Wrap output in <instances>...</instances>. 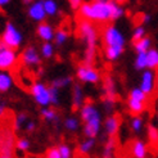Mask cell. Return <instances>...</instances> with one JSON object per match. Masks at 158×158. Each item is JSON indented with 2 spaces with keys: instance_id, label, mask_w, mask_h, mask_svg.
I'll use <instances>...</instances> for the list:
<instances>
[{
  "instance_id": "7a4b0ae2",
  "label": "cell",
  "mask_w": 158,
  "mask_h": 158,
  "mask_svg": "<svg viewBox=\"0 0 158 158\" xmlns=\"http://www.w3.org/2000/svg\"><path fill=\"white\" fill-rule=\"evenodd\" d=\"M102 40L104 45V57L108 60L114 62L123 54L126 39L117 26L110 25L106 27L102 35Z\"/></svg>"
},
{
  "instance_id": "d6a6232c",
  "label": "cell",
  "mask_w": 158,
  "mask_h": 158,
  "mask_svg": "<svg viewBox=\"0 0 158 158\" xmlns=\"http://www.w3.org/2000/svg\"><path fill=\"white\" fill-rule=\"evenodd\" d=\"M131 130L135 132V134H139L141 130H143V126H144V120L141 118L140 116H134L132 120H131Z\"/></svg>"
},
{
  "instance_id": "8992f818",
  "label": "cell",
  "mask_w": 158,
  "mask_h": 158,
  "mask_svg": "<svg viewBox=\"0 0 158 158\" xmlns=\"http://www.w3.org/2000/svg\"><path fill=\"white\" fill-rule=\"evenodd\" d=\"M15 136L13 126L6 123H0V154L13 156L15 148Z\"/></svg>"
},
{
  "instance_id": "d590c367",
  "label": "cell",
  "mask_w": 158,
  "mask_h": 158,
  "mask_svg": "<svg viewBox=\"0 0 158 158\" xmlns=\"http://www.w3.org/2000/svg\"><path fill=\"white\" fill-rule=\"evenodd\" d=\"M49 91H50V104L53 106H59L60 104V95H59V89L49 86Z\"/></svg>"
},
{
  "instance_id": "ab89813d",
  "label": "cell",
  "mask_w": 158,
  "mask_h": 158,
  "mask_svg": "<svg viewBox=\"0 0 158 158\" xmlns=\"http://www.w3.org/2000/svg\"><path fill=\"white\" fill-rule=\"evenodd\" d=\"M68 4H69V8L72 10H78L82 6L84 0H68Z\"/></svg>"
},
{
  "instance_id": "836d02e7",
  "label": "cell",
  "mask_w": 158,
  "mask_h": 158,
  "mask_svg": "<svg viewBox=\"0 0 158 158\" xmlns=\"http://www.w3.org/2000/svg\"><path fill=\"white\" fill-rule=\"evenodd\" d=\"M147 35H145V28H144V26L141 25V26H136L135 28H134V31H132V36H131V40H132V43H136V41H139V40H141L143 37H145Z\"/></svg>"
},
{
  "instance_id": "9c48e42d",
  "label": "cell",
  "mask_w": 158,
  "mask_h": 158,
  "mask_svg": "<svg viewBox=\"0 0 158 158\" xmlns=\"http://www.w3.org/2000/svg\"><path fill=\"white\" fill-rule=\"evenodd\" d=\"M17 53L13 49H9L0 39V72H8L17 63Z\"/></svg>"
},
{
  "instance_id": "cb8c5ba5",
  "label": "cell",
  "mask_w": 158,
  "mask_h": 158,
  "mask_svg": "<svg viewBox=\"0 0 158 158\" xmlns=\"http://www.w3.org/2000/svg\"><path fill=\"white\" fill-rule=\"evenodd\" d=\"M147 68L152 71L158 68V50L154 48L147 52Z\"/></svg>"
},
{
  "instance_id": "4316f807",
  "label": "cell",
  "mask_w": 158,
  "mask_h": 158,
  "mask_svg": "<svg viewBox=\"0 0 158 158\" xmlns=\"http://www.w3.org/2000/svg\"><path fill=\"white\" fill-rule=\"evenodd\" d=\"M63 126L67 131H71V132H75L80 129V120L75 116H69L67 118H64L63 121Z\"/></svg>"
},
{
  "instance_id": "603a6c76",
  "label": "cell",
  "mask_w": 158,
  "mask_h": 158,
  "mask_svg": "<svg viewBox=\"0 0 158 158\" xmlns=\"http://www.w3.org/2000/svg\"><path fill=\"white\" fill-rule=\"evenodd\" d=\"M69 85H73V78L71 76H62V77H57L50 82V86L57 89H66Z\"/></svg>"
},
{
  "instance_id": "74e56055",
  "label": "cell",
  "mask_w": 158,
  "mask_h": 158,
  "mask_svg": "<svg viewBox=\"0 0 158 158\" xmlns=\"http://www.w3.org/2000/svg\"><path fill=\"white\" fill-rule=\"evenodd\" d=\"M58 151H59L62 158H72V149H71V147L68 144H64V143L59 144Z\"/></svg>"
},
{
  "instance_id": "ba28073f",
  "label": "cell",
  "mask_w": 158,
  "mask_h": 158,
  "mask_svg": "<svg viewBox=\"0 0 158 158\" xmlns=\"http://www.w3.org/2000/svg\"><path fill=\"white\" fill-rule=\"evenodd\" d=\"M76 77L81 84L95 85L100 81V72L94 66L81 64L76 68Z\"/></svg>"
},
{
  "instance_id": "60d3db41",
  "label": "cell",
  "mask_w": 158,
  "mask_h": 158,
  "mask_svg": "<svg viewBox=\"0 0 158 158\" xmlns=\"http://www.w3.org/2000/svg\"><path fill=\"white\" fill-rule=\"evenodd\" d=\"M35 129H36V122H35V121H31V120H30V121L26 123V126H25V131H26L27 134L34 132Z\"/></svg>"
},
{
  "instance_id": "ffe728a7",
  "label": "cell",
  "mask_w": 158,
  "mask_h": 158,
  "mask_svg": "<svg viewBox=\"0 0 158 158\" xmlns=\"http://www.w3.org/2000/svg\"><path fill=\"white\" fill-rule=\"evenodd\" d=\"M40 114H41V117L44 118L46 122H55V123H58V121H59V114H58V112L54 108H50V107L41 108Z\"/></svg>"
},
{
  "instance_id": "6da1fadb",
  "label": "cell",
  "mask_w": 158,
  "mask_h": 158,
  "mask_svg": "<svg viewBox=\"0 0 158 158\" xmlns=\"http://www.w3.org/2000/svg\"><path fill=\"white\" fill-rule=\"evenodd\" d=\"M77 32L80 40L85 44L84 50V64L93 66L97 59V43H98V30L93 22L81 19L78 22Z\"/></svg>"
},
{
  "instance_id": "484cf974",
  "label": "cell",
  "mask_w": 158,
  "mask_h": 158,
  "mask_svg": "<svg viewBox=\"0 0 158 158\" xmlns=\"http://www.w3.org/2000/svg\"><path fill=\"white\" fill-rule=\"evenodd\" d=\"M30 120H28V114L27 113H18L17 116H15V118H14V121H13V130L14 131H21L22 129H25V126H26V123L28 122Z\"/></svg>"
},
{
  "instance_id": "7bdbcfd3",
  "label": "cell",
  "mask_w": 158,
  "mask_h": 158,
  "mask_svg": "<svg viewBox=\"0 0 158 158\" xmlns=\"http://www.w3.org/2000/svg\"><path fill=\"white\" fill-rule=\"evenodd\" d=\"M149 21H151V15H149V14H144L143 15V19H141V23L145 25V23H148Z\"/></svg>"
},
{
  "instance_id": "7402d4cb",
  "label": "cell",
  "mask_w": 158,
  "mask_h": 158,
  "mask_svg": "<svg viewBox=\"0 0 158 158\" xmlns=\"http://www.w3.org/2000/svg\"><path fill=\"white\" fill-rule=\"evenodd\" d=\"M13 86V77L9 72H0V93H6Z\"/></svg>"
},
{
  "instance_id": "2e32d148",
  "label": "cell",
  "mask_w": 158,
  "mask_h": 158,
  "mask_svg": "<svg viewBox=\"0 0 158 158\" xmlns=\"http://www.w3.org/2000/svg\"><path fill=\"white\" fill-rule=\"evenodd\" d=\"M36 34H37L39 39H41L44 43H50L52 40H54L55 31L52 25H49V23H46V22H41V23H39L36 27Z\"/></svg>"
},
{
  "instance_id": "d4e9b609",
  "label": "cell",
  "mask_w": 158,
  "mask_h": 158,
  "mask_svg": "<svg viewBox=\"0 0 158 158\" xmlns=\"http://www.w3.org/2000/svg\"><path fill=\"white\" fill-rule=\"evenodd\" d=\"M152 48V40H151V37H143L141 40L136 41V43H134V49H135L136 54L139 53H147L149 49Z\"/></svg>"
},
{
  "instance_id": "b9f144b4",
  "label": "cell",
  "mask_w": 158,
  "mask_h": 158,
  "mask_svg": "<svg viewBox=\"0 0 158 158\" xmlns=\"http://www.w3.org/2000/svg\"><path fill=\"white\" fill-rule=\"evenodd\" d=\"M5 112H6V107H5V104H0V118H2V117L5 114Z\"/></svg>"
},
{
  "instance_id": "277c9868",
  "label": "cell",
  "mask_w": 158,
  "mask_h": 158,
  "mask_svg": "<svg viewBox=\"0 0 158 158\" xmlns=\"http://www.w3.org/2000/svg\"><path fill=\"white\" fill-rule=\"evenodd\" d=\"M80 120L84 122V134L86 138L95 139L102 129L100 110L93 103H85L80 109Z\"/></svg>"
},
{
  "instance_id": "ee69618b",
  "label": "cell",
  "mask_w": 158,
  "mask_h": 158,
  "mask_svg": "<svg viewBox=\"0 0 158 158\" xmlns=\"http://www.w3.org/2000/svg\"><path fill=\"white\" fill-rule=\"evenodd\" d=\"M10 3V0H0V6H5Z\"/></svg>"
},
{
  "instance_id": "bcb514c9",
  "label": "cell",
  "mask_w": 158,
  "mask_h": 158,
  "mask_svg": "<svg viewBox=\"0 0 158 158\" xmlns=\"http://www.w3.org/2000/svg\"><path fill=\"white\" fill-rule=\"evenodd\" d=\"M0 158H13V156H8V154H0Z\"/></svg>"
},
{
  "instance_id": "e0dca14e",
  "label": "cell",
  "mask_w": 158,
  "mask_h": 158,
  "mask_svg": "<svg viewBox=\"0 0 158 158\" xmlns=\"http://www.w3.org/2000/svg\"><path fill=\"white\" fill-rule=\"evenodd\" d=\"M131 154L134 158H147L148 149L143 140H135L131 145Z\"/></svg>"
},
{
  "instance_id": "f546056e",
  "label": "cell",
  "mask_w": 158,
  "mask_h": 158,
  "mask_svg": "<svg viewBox=\"0 0 158 158\" xmlns=\"http://www.w3.org/2000/svg\"><path fill=\"white\" fill-rule=\"evenodd\" d=\"M134 66H135V69H138V71H145V69H148L147 68V53H139V54H136Z\"/></svg>"
},
{
  "instance_id": "1f68e13d",
  "label": "cell",
  "mask_w": 158,
  "mask_h": 158,
  "mask_svg": "<svg viewBox=\"0 0 158 158\" xmlns=\"http://www.w3.org/2000/svg\"><path fill=\"white\" fill-rule=\"evenodd\" d=\"M68 40V32L66 30H58V31H55V36H54V41L55 44H57L58 46H62V45H64Z\"/></svg>"
},
{
  "instance_id": "5b68a950",
  "label": "cell",
  "mask_w": 158,
  "mask_h": 158,
  "mask_svg": "<svg viewBox=\"0 0 158 158\" xmlns=\"http://www.w3.org/2000/svg\"><path fill=\"white\" fill-rule=\"evenodd\" d=\"M117 102V85L112 76H106L102 85V104L107 112H112Z\"/></svg>"
},
{
  "instance_id": "f1b7e54d",
  "label": "cell",
  "mask_w": 158,
  "mask_h": 158,
  "mask_svg": "<svg viewBox=\"0 0 158 158\" xmlns=\"http://www.w3.org/2000/svg\"><path fill=\"white\" fill-rule=\"evenodd\" d=\"M110 12H112V21L120 19L125 14V9L121 6V4L114 3L113 0H110Z\"/></svg>"
},
{
  "instance_id": "4dcf8cb0",
  "label": "cell",
  "mask_w": 158,
  "mask_h": 158,
  "mask_svg": "<svg viewBox=\"0 0 158 158\" xmlns=\"http://www.w3.org/2000/svg\"><path fill=\"white\" fill-rule=\"evenodd\" d=\"M40 54H41V58H44V59H50L53 55H54V45H53L52 43H44V44L41 45Z\"/></svg>"
},
{
  "instance_id": "9a60e30c",
  "label": "cell",
  "mask_w": 158,
  "mask_h": 158,
  "mask_svg": "<svg viewBox=\"0 0 158 158\" xmlns=\"http://www.w3.org/2000/svg\"><path fill=\"white\" fill-rule=\"evenodd\" d=\"M71 100H72V109L73 110H80L81 107L85 104V93L81 84H75L72 86V95H71Z\"/></svg>"
},
{
  "instance_id": "3957f363",
  "label": "cell",
  "mask_w": 158,
  "mask_h": 158,
  "mask_svg": "<svg viewBox=\"0 0 158 158\" xmlns=\"http://www.w3.org/2000/svg\"><path fill=\"white\" fill-rule=\"evenodd\" d=\"M80 17L89 22L104 23L112 21L110 12V0H93L90 3H84L78 9Z\"/></svg>"
},
{
  "instance_id": "4fadbf2b",
  "label": "cell",
  "mask_w": 158,
  "mask_h": 158,
  "mask_svg": "<svg viewBox=\"0 0 158 158\" xmlns=\"http://www.w3.org/2000/svg\"><path fill=\"white\" fill-rule=\"evenodd\" d=\"M28 17L35 21V22H44L46 18V12L44 9V3L43 0H36L35 3H32L28 6V10H27Z\"/></svg>"
},
{
  "instance_id": "8fae6325",
  "label": "cell",
  "mask_w": 158,
  "mask_h": 158,
  "mask_svg": "<svg viewBox=\"0 0 158 158\" xmlns=\"http://www.w3.org/2000/svg\"><path fill=\"white\" fill-rule=\"evenodd\" d=\"M21 62L26 67H36L41 63V54L35 46H27L21 54Z\"/></svg>"
},
{
  "instance_id": "52a82bcc",
  "label": "cell",
  "mask_w": 158,
  "mask_h": 158,
  "mask_svg": "<svg viewBox=\"0 0 158 158\" xmlns=\"http://www.w3.org/2000/svg\"><path fill=\"white\" fill-rule=\"evenodd\" d=\"M2 40L9 49L17 50L22 45L23 35L12 22H8L3 30V32H2Z\"/></svg>"
},
{
  "instance_id": "e575fe53",
  "label": "cell",
  "mask_w": 158,
  "mask_h": 158,
  "mask_svg": "<svg viewBox=\"0 0 158 158\" xmlns=\"http://www.w3.org/2000/svg\"><path fill=\"white\" fill-rule=\"evenodd\" d=\"M15 148H17L19 152H27L31 148V141L27 138H21L15 141Z\"/></svg>"
},
{
  "instance_id": "d6986e66",
  "label": "cell",
  "mask_w": 158,
  "mask_h": 158,
  "mask_svg": "<svg viewBox=\"0 0 158 158\" xmlns=\"http://www.w3.org/2000/svg\"><path fill=\"white\" fill-rule=\"evenodd\" d=\"M127 109L132 114L139 116L140 113L144 112L145 109V102H141L138 99H134V98H129L127 99Z\"/></svg>"
},
{
  "instance_id": "7dc6e473",
  "label": "cell",
  "mask_w": 158,
  "mask_h": 158,
  "mask_svg": "<svg viewBox=\"0 0 158 158\" xmlns=\"http://www.w3.org/2000/svg\"><path fill=\"white\" fill-rule=\"evenodd\" d=\"M113 2H114V3H117V4H121V3H123V2H125V0H113Z\"/></svg>"
},
{
  "instance_id": "f35d334b",
  "label": "cell",
  "mask_w": 158,
  "mask_h": 158,
  "mask_svg": "<svg viewBox=\"0 0 158 158\" xmlns=\"http://www.w3.org/2000/svg\"><path fill=\"white\" fill-rule=\"evenodd\" d=\"M45 158H62L60 153L58 151V147L48 149V152H46V154H45Z\"/></svg>"
},
{
  "instance_id": "5bb4252c",
  "label": "cell",
  "mask_w": 158,
  "mask_h": 158,
  "mask_svg": "<svg viewBox=\"0 0 158 158\" xmlns=\"http://www.w3.org/2000/svg\"><path fill=\"white\" fill-rule=\"evenodd\" d=\"M120 126H121L120 117L117 114H109L104 121V131L108 135V138L109 136L116 138L118 131H120Z\"/></svg>"
},
{
  "instance_id": "30bf717a",
  "label": "cell",
  "mask_w": 158,
  "mask_h": 158,
  "mask_svg": "<svg viewBox=\"0 0 158 158\" xmlns=\"http://www.w3.org/2000/svg\"><path fill=\"white\" fill-rule=\"evenodd\" d=\"M31 94L34 97V100L39 106H41V108L50 106V91L44 82L35 81L31 85Z\"/></svg>"
},
{
  "instance_id": "c3c4849f",
  "label": "cell",
  "mask_w": 158,
  "mask_h": 158,
  "mask_svg": "<svg viewBox=\"0 0 158 158\" xmlns=\"http://www.w3.org/2000/svg\"><path fill=\"white\" fill-rule=\"evenodd\" d=\"M157 120H158V113H157Z\"/></svg>"
},
{
  "instance_id": "7c38bea8",
  "label": "cell",
  "mask_w": 158,
  "mask_h": 158,
  "mask_svg": "<svg viewBox=\"0 0 158 158\" xmlns=\"http://www.w3.org/2000/svg\"><path fill=\"white\" fill-rule=\"evenodd\" d=\"M154 86H156L154 71H152V69L143 71V75H141V78H140V86H139V88L143 90L147 95H149V94L153 93Z\"/></svg>"
},
{
  "instance_id": "8d00e7d4",
  "label": "cell",
  "mask_w": 158,
  "mask_h": 158,
  "mask_svg": "<svg viewBox=\"0 0 158 158\" xmlns=\"http://www.w3.org/2000/svg\"><path fill=\"white\" fill-rule=\"evenodd\" d=\"M147 135H148V139L152 141V143H157L158 141V129L154 125H149L148 129H147Z\"/></svg>"
},
{
  "instance_id": "ac0fdd59",
  "label": "cell",
  "mask_w": 158,
  "mask_h": 158,
  "mask_svg": "<svg viewBox=\"0 0 158 158\" xmlns=\"http://www.w3.org/2000/svg\"><path fill=\"white\" fill-rule=\"evenodd\" d=\"M117 145V140L113 136H109L106 140V144L102 151V158H113L114 157V149Z\"/></svg>"
},
{
  "instance_id": "44dd1931",
  "label": "cell",
  "mask_w": 158,
  "mask_h": 158,
  "mask_svg": "<svg viewBox=\"0 0 158 158\" xmlns=\"http://www.w3.org/2000/svg\"><path fill=\"white\" fill-rule=\"evenodd\" d=\"M97 144V139L94 138H85L80 144H78V152L81 154H89Z\"/></svg>"
},
{
  "instance_id": "f6af8a7d",
  "label": "cell",
  "mask_w": 158,
  "mask_h": 158,
  "mask_svg": "<svg viewBox=\"0 0 158 158\" xmlns=\"http://www.w3.org/2000/svg\"><path fill=\"white\" fill-rule=\"evenodd\" d=\"M22 2H23V4H27V5H31V4H32V3H35V2H36V0H22Z\"/></svg>"
},
{
  "instance_id": "83f0119b",
  "label": "cell",
  "mask_w": 158,
  "mask_h": 158,
  "mask_svg": "<svg viewBox=\"0 0 158 158\" xmlns=\"http://www.w3.org/2000/svg\"><path fill=\"white\" fill-rule=\"evenodd\" d=\"M44 3V9L46 12V15L54 17L58 13V3L55 0H43Z\"/></svg>"
}]
</instances>
